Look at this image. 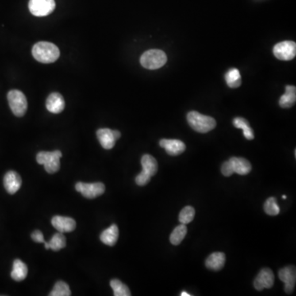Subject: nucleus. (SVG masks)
<instances>
[{
  "label": "nucleus",
  "instance_id": "1",
  "mask_svg": "<svg viewBox=\"0 0 296 296\" xmlns=\"http://www.w3.org/2000/svg\"><path fill=\"white\" fill-rule=\"evenodd\" d=\"M32 55L38 62L51 63L59 59L60 52L58 47L53 43L40 41L32 48Z\"/></svg>",
  "mask_w": 296,
  "mask_h": 296
},
{
  "label": "nucleus",
  "instance_id": "2",
  "mask_svg": "<svg viewBox=\"0 0 296 296\" xmlns=\"http://www.w3.org/2000/svg\"><path fill=\"white\" fill-rule=\"evenodd\" d=\"M188 123L196 132L206 133L216 128V120L212 117L203 116L197 111H191L188 113Z\"/></svg>",
  "mask_w": 296,
  "mask_h": 296
},
{
  "label": "nucleus",
  "instance_id": "3",
  "mask_svg": "<svg viewBox=\"0 0 296 296\" xmlns=\"http://www.w3.org/2000/svg\"><path fill=\"white\" fill-rule=\"evenodd\" d=\"M167 62L166 53L161 50H150L143 53L140 63L147 70H155L163 67Z\"/></svg>",
  "mask_w": 296,
  "mask_h": 296
},
{
  "label": "nucleus",
  "instance_id": "4",
  "mask_svg": "<svg viewBox=\"0 0 296 296\" xmlns=\"http://www.w3.org/2000/svg\"><path fill=\"white\" fill-rule=\"evenodd\" d=\"M62 152L60 151H40L36 155L38 164L44 165V169L49 174H55L60 168V158Z\"/></svg>",
  "mask_w": 296,
  "mask_h": 296
},
{
  "label": "nucleus",
  "instance_id": "5",
  "mask_svg": "<svg viewBox=\"0 0 296 296\" xmlns=\"http://www.w3.org/2000/svg\"><path fill=\"white\" fill-rule=\"evenodd\" d=\"M11 110L17 117H22L28 109V101L25 95L18 90H12L8 94Z\"/></svg>",
  "mask_w": 296,
  "mask_h": 296
},
{
  "label": "nucleus",
  "instance_id": "6",
  "mask_svg": "<svg viewBox=\"0 0 296 296\" xmlns=\"http://www.w3.org/2000/svg\"><path fill=\"white\" fill-rule=\"evenodd\" d=\"M55 0H30L28 7L32 15L36 17H45L55 10Z\"/></svg>",
  "mask_w": 296,
  "mask_h": 296
},
{
  "label": "nucleus",
  "instance_id": "7",
  "mask_svg": "<svg viewBox=\"0 0 296 296\" xmlns=\"http://www.w3.org/2000/svg\"><path fill=\"white\" fill-rule=\"evenodd\" d=\"M273 54L280 60L289 61L294 59L296 55V44L294 41L286 40L276 44Z\"/></svg>",
  "mask_w": 296,
  "mask_h": 296
},
{
  "label": "nucleus",
  "instance_id": "8",
  "mask_svg": "<svg viewBox=\"0 0 296 296\" xmlns=\"http://www.w3.org/2000/svg\"><path fill=\"white\" fill-rule=\"evenodd\" d=\"M75 189L83 197L89 199H93L103 194L105 186L102 183L87 184L79 182L76 185Z\"/></svg>",
  "mask_w": 296,
  "mask_h": 296
},
{
  "label": "nucleus",
  "instance_id": "9",
  "mask_svg": "<svg viewBox=\"0 0 296 296\" xmlns=\"http://www.w3.org/2000/svg\"><path fill=\"white\" fill-rule=\"evenodd\" d=\"M280 280L285 283V291L290 294L294 291L296 282V270L294 266H287L280 270L278 272Z\"/></svg>",
  "mask_w": 296,
  "mask_h": 296
},
{
  "label": "nucleus",
  "instance_id": "10",
  "mask_svg": "<svg viewBox=\"0 0 296 296\" xmlns=\"http://www.w3.org/2000/svg\"><path fill=\"white\" fill-rule=\"evenodd\" d=\"M275 281V277L270 268H263L254 280V286L257 290H263L265 288L270 289L272 287Z\"/></svg>",
  "mask_w": 296,
  "mask_h": 296
},
{
  "label": "nucleus",
  "instance_id": "11",
  "mask_svg": "<svg viewBox=\"0 0 296 296\" xmlns=\"http://www.w3.org/2000/svg\"><path fill=\"white\" fill-rule=\"evenodd\" d=\"M51 223L53 226L61 233H70L76 229V221L71 217L55 216L53 217Z\"/></svg>",
  "mask_w": 296,
  "mask_h": 296
},
{
  "label": "nucleus",
  "instance_id": "12",
  "mask_svg": "<svg viewBox=\"0 0 296 296\" xmlns=\"http://www.w3.org/2000/svg\"><path fill=\"white\" fill-rule=\"evenodd\" d=\"M160 146L170 155H180L186 149L185 143L177 139H162Z\"/></svg>",
  "mask_w": 296,
  "mask_h": 296
},
{
  "label": "nucleus",
  "instance_id": "13",
  "mask_svg": "<svg viewBox=\"0 0 296 296\" xmlns=\"http://www.w3.org/2000/svg\"><path fill=\"white\" fill-rule=\"evenodd\" d=\"M21 178L15 171H9L4 178L5 189L9 194H14L18 191L21 186Z\"/></svg>",
  "mask_w": 296,
  "mask_h": 296
},
{
  "label": "nucleus",
  "instance_id": "14",
  "mask_svg": "<svg viewBox=\"0 0 296 296\" xmlns=\"http://www.w3.org/2000/svg\"><path fill=\"white\" fill-rule=\"evenodd\" d=\"M65 107V101L63 96L59 93H51L47 98V109L53 113H59Z\"/></svg>",
  "mask_w": 296,
  "mask_h": 296
},
{
  "label": "nucleus",
  "instance_id": "15",
  "mask_svg": "<svg viewBox=\"0 0 296 296\" xmlns=\"http://www.w3.org/2000/svg\"><path fill=\"white\" fill-rule=\"evenodd\" d=\"M97 139L103 148L112 149L116 145V139L113 136V130L109 128H100L97 132Z\"/></svg>",
  "mask_w": 296,
  "mask_h": 296
},
{
  "label": "nucleus",
  "instance_id": "16",
  "mask_svg": "<svg viewBox=\"0 0 296 296\" xmlns=\"http://www.w3.org/2000/svg\"><path fill=\"white\" fill-rule=\"evenodd\" d=\"M234 173L240 174V175H246L252 170V166L248 160L242 157H232L229 160Z\"/></svg>",
  "mask_w": 296,
  "mask_h": 296
},
{
  "label": "nucleus",
  "instance_id": "17",
  "mask_svg": "<svg viewBox=\"0 0 296 296\" xmlns=\"http://www.w3.org/2000/svg\"><path fill=\"white\" fill-rule=\"evenodd\" d=\"M225 255L224 253L216 252L211 254L206 260V267L212 271H220L225 266Z\"/></svg>",
  "mask_w": 296,
  "mask_h": 296
},
{
  "label": "nucleus",
  "instance_id": "18",
  "mask_svg": "<svg viewBox=\"0 0 296 296\" xmlns=\"http://www.w3.org/2000/svg\"><path fill=\"white\" fill-rule=\"evenodd\" d=\"M28 269L27 265L20 260L16 259L13 262V271L11 272V278L16 282H21L26 279L28 276Z\"/></svg>",
  "mask_w": 296,
  "mask_h": 296
},
{
  "label": "nucleus",
  "instance_id": "19",
  "mask_svg": "<svg viewBox=\"0 0 296 296\" xmlns=\"http://www.w3.org/2000/svg\"><path fill=\"white\" fill-rule=\"evenodd\" d=\"M101 240L103 244L108 246H113L117 243L118 238H119V228L117 225H112L108 229L101 234Z\"/></svg>",
  "mask_w": 296,
  "mask_h": 296
},
{
  "label": "nucleus",
  "instance_id": "20",
  "mask_svg": "<svg viewBox=\"0 0 296 296\" xmlns=\"http://www.w3.org/2000/svg\"><path fill=\"white\" fill-rule=\"evenodd\" d=\"M296 88L294 86H286V93L280 98L279 105L282 108H290L295 104Z\"/></svg>",
  "mask_w": 296,
  "mask_h": 296
},
{
  "label": "nucleus",
  "instance_id": "21",
  "mask_svg": "<svg viewBox=\"0 0 296 296\" xmlns=\"http://www.w3.org/2000/svg\"><path fill=\"white\" fill-rule=\"evenodd\" d=\"M142 166H143V170H144L147 174H149L151 177L154 176L158 170L157 162L152 155H143L141 160Z\"/></svg>",
  "mask_w": 296,
  "mask_h": 296
},
{
  "label": "nucleus",
  "instance_id": "22",
  "mask_svg": "<svg viewBox=\"0 0 296 296\" xmlns=\"http://www.w3.org/2000/svg\"><path fill=\"white\" fill-rule=\"evenodd\" d=\"M225 78L227 85L231 88H237L241 85V75L240 71L235 67L227 72Z\"/></svg>",
  "mask_w": 296,
  "mask_h": 296
},
{
  "label": "nucleus",
  "instance_id": "23",
  "mask_svg": "<svg viewBox=\"0 0 296 296\" xmlns=\"http://www.w3.org/2000/svg\"><path fill=\"white\" fill-rule=\"evenodd\" d=\"M233 124L235 128H241L244 131V136L248 140H253L254 139V131L250 127L248 120H246L244 118H235L233 120Z\"/></svg>",
  "mask_w": 296,
  "mask_h": 296
},
{
  "label": "nucleus",
  "instance_id": "24",
  "mask_svg": "<svg viewBox=\"0 0 296 296\" xmlns=\"http://www.w3.org/2000/svg\"><path fill=\"white\" fill-rule=\"evenodd\" d=\"M187 231V226H186V225H184V224H181V225L175 227L174 231H172V233L170 235V243L174 244V245H179L181 242L183 241L185 236H186Z\"/></svg>",
  "mask_w": 296,
  "mask_h": 296
},
{
  "label": "nucleus",
  "instance_id": "25",
  "mask_svg": "<svg viewBox=\"0 0 296 296\" xmlns=\"http://www.w3.org/2000/svg\"><path fill=\"white\" fill-rule=\"evenodd\" d=\"M49 248L54 250V251H59L66 246V238L63 233L55 234L53 235L51 240L48 242Z\"/></svg>",
  "mask_w": 296,
  "mask_h": 296
},
{
  "label": "nucleus",
  "instance_id": "26",
  "mask_svg": "<svg viewBox=\"0 0 296 296\" xmlns=\"http://www.w3.org/2000/svg\"><path fill=\"white\" fill-rule=\"evenodd\" d=\"M110 286L113 290L115 296H130L131 292L128 286L120 280L113 279L110 282Z\"/></svg>",
  "mask_w": 296,
  "mask_h": 296
},
{
  "label": "nucleus",
  "instance_id": "27",
  "mask_svg": "<svg viewBox=\"0 0 296 296\" xmlns=\"http://www.w3.org/2000/svg\"><path fill=\"white\" fill-rule=\"evenodd\" d=\"M71 295V290L70 286L64 282H57L54 286L52 291L51 292L50 296H70Z\"/></svg>",
  "mask_w": 296,
  "mask_h": 296
},
{
  "label": "nucleus",
  "instance_id": "28",
  "mask_svg": "<svg viewBox=\"0 0 296 296\" xmlns=\"http://www.w3.org/2000/svg\"><path fill=\"white\" fill-rule=\"evenodd\" d=\"M194 216H195L194 208L191 206L185 207L179 213V221H180L181 224L187 225L193 221Z\"/></svg>",
  "mask_w": 296,
  "mask_h": 296
},
{
  "label": "nucleus",
  "instance_id": "29",
  "mask_svg": "<svg viewBox=\"0 0 296 296\" xmlns=\"http://www.w3.org/2000/svg\"><path fill=\"white\" fill-rule=\"evenodd\" d=\"M264 212L269 216H277L280 213V208L277 202L276 197H269L268 199L265 202Z\"/></svg>",
  "mask_w": 296,
  "mask_h": 296
},
{
  "label": "nucleus",
  "instance_id": "30",
  "mask_svg": "<svg viewBox=\"0 0 296 296\" xmlns=\"http://www.w3.org/2000/svg\"><path fill=\"white\" fill-rule=\"evenodd\" d=\"M151 176L149 174H147L144 170H142V172L136 177L135 181L136 184L139 186H145L149 183Z\"/></svg>",
  "mask_w": 296,
  "mask_h": 296
},
{
  "label": "nucleus",
  "instance_id": "31",
  "mask_svg": "<svg viewBox=\"0 0 296 296\" xmlns=\"http://www.w3.org/2000/svg\"><path fill=\"white\" fill-rule=\"evenodd\" d=\"M221 173L225 177L231 176L234 174L233 169H232V166H231L229 161L225 162L221 166Z\"/></svg>",
  "mask_w": 296,
  "mask_h": 296
},
{
  "label": "nucleus",
  "instance_id": "32",
  "mask_svg": "<svg viewBox=\"0 0 296 296\" xmlns=\"http://www.w3.org/2000/svg\"><path fill=\"white\" fill-rule=\"evenodd\" d=\"M32 239L33 241L36 242V243H45V240L44 239V235H43L42 232L40 231H35L32 234Z\"/></svg>",
  "mask_w": 296,
  "mask_h": 296
},
{
  "label": "nucleus",
  "instance_id": "33",
  "mask_svg": "<svg viewBox=\"0 0 296 296\" xmlns=\"http://www.w3.org/2000/svg\"><path fill=\"white\" fill-rule=\"evenodd\" d=\"M113 136L116 138V140L120 139V136H121V133H120V131L118 130H113Z\"/></svg>",
  "mask_w": 296,
  "mask_h": 296
},
{
  "label": "nucleus",
  "instance_id": "34",
  "mask_svg": "<svg viewBox=\"0 0 296 296\" xmlns=\"http://www.w3.org/2000/svg\"><path fill=\"white\" fill-rule=\"evenodd\" d=\"M181 295H182V296H190V294H189V293H187V292L183 291V292H182V293H181Z\"/></svg>",
  "mask_w": 296,
  "mask_h": 296
},
{
  "label": "nucleus",
  "instance_id": "35",
  "mask_svg": "<svg viewBox=\"0 0 296 296\" xmlns=\"http://www.w3.org/2000/svg\"><path fill=\"white\" fill-rule=\"evenodd\" d=\"M282 198H283V199H286V198H287V197H286V195H283L282 196Z\"/></svg>",
  "mask_w": 296,
  "mask_h": 296
}]
</instances>
